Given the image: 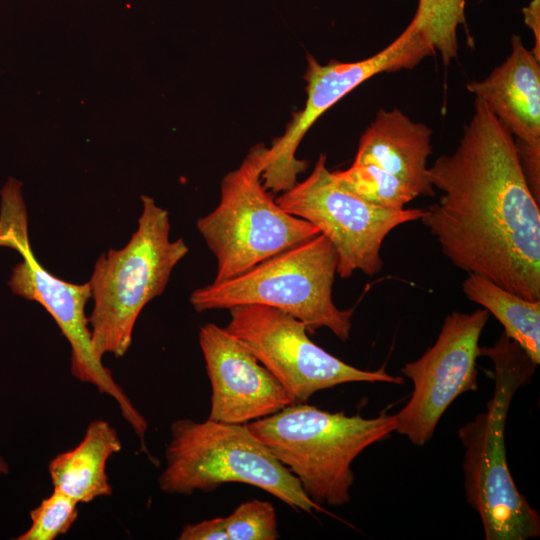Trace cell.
<instances>
[{"label":"cell","instance_id":"8","mask_svg":"<svg viewBox=\"0 0 540 540\" xmlns=\"http://www.w3.org/2000/svg\"><path fill=\"white\" fill-rule=\"evenodd\" d=\"M320 154L311 174L275 200L286 212L318 228L337 254V274L351 277L361 271L373 276L383 268L381 247L396 227L420 220L424 209H382L342 186Z\"/></svg>","mask_w":540,"mask_h":540},{"label":"cell","instance_id":"16","mask_svg":"<svg viewBox=\"0 0 540 540\" xmlns=\"http://www.w3.org/2000/svg\"><path fill=\"white\" fill-rule=\"evenodd\" d=\"M121 449L117 430L105 420H93L75 447L49 462L48 473L53 488L79 504L111 496L113 487L107 474V462Z\"/></svg>","mask_w":540,"mask_h":540},{"label":"cell","instance_id":"1","mask_svg":"<svg viewBox=\"0 0 540 540\" xmlns=\"http://www.w3.org/2000/svg\"><path fill=\"white\" fill-rule=\"evenodd\" d=\"M428 173L442 194L420 220L443 255L468 274L540 300V203L512 134L483 100L475 98L455 150Z\"/></svg>","mask_w":540,"mask_h":540},{"label":"cell","instance_id":"17","mask_svg":"<svg viewBox=\"0 0 540 540\" xmlns=\"http://www.w3.org/2000/svg\"><path fill=\"white\" fill-rule=\"evenodd\" d=\"M462 291L470 301L492 314L502 324L504 333L539 364L540 300H527L476 274L468 275Z\"/></svg>","mask_w":540,"mask_h":540},{"label":"cell","instance_id":"12","mask_svg":"<svg viewBox=\"0 0 540 540\" xmlns=\"http://www.w3.org/2000/svg\"><path fill=\"white\" fill-rule=\"evenodd\" d=\"M12 249L22 256L8 282L12 292L38 302L47 310L70 344L72 375L81 382L95 386L100 393L117 403L122 417L140 439L141 449L148 452L145 445L148 429L146 419L93 350L89 320L85 313L91 299L89 283L67 282L45 269L31 249L28 233L17 237Z\"/></svg>","mask_w":540,"mask_h":540},{"label":"cell","instance_id":"2","mask_svg":"<svg viewBox=\"0 0 540 540\" xmlns=\"http://www.w3.org/2000/svg\"><path fill=\"white\" fill-rule=\"evenodd\" d=\"M479 356L494 365V393L484 412L458 430L464 446V490L478 513L486 540H526L540 535V516L519 492L510 473L505 448L507 414L518 388L536 370L526 352L504 332Z\"/></svg>","mask_w":540,"mask_h":540},{"label":"cell","instance_id":"24","mask_svg":"<svg viewBox=\"0 0 540 540\" xmlns=\"http://www.w3.org/2000/svg\"><path fill=\"white\" fill-rule=\"evenodd\" d=\"M9 471H10L9 464L4 458V456H2V454L0 453V476L7 475Z\"/></svg>","mask_w":540,"mask_h":540},{"label":"cell","instance_id":"18","mask_svg":"<svg viewBox=\"0 0 540 540\" xmlns=\"http://www.w3.org/2000/svg\"><path fill=\"white\" fill-rule=\"evenodd\" d=\"M333 174L346 189L382 209H403L419 197L402 179L376 165L353 163L348 169Z\"/></svg>","mask_w":540,"mask_h":540},{"label":"cell","instance_id":"5","mask_svg":"<svg viewBox=\"0 0 540 540\" xmlns=\"http://www.w3.org/2000/svg\"><path fill=\"white\" fill-rule=\"evenodd\" d=\"M170 432L165 467L158 478L161 491L192 495L196 491H213L225 483H244L266 491L296 510L325 512L253 434L248 423L178 419L171 424Z\"/></svg>","mask_w":540,"mask_h":540},{"label":"cell","instance_id":"4","mask_svg":"<svg viewBox=\"0 0 540 540\" xmlns=\"http://www.w3.org/2000/svg\"><path fill=\"white\" fill-rule=\"evenodd\" d=\"M396 424L395 415L364 418L299 403L248 426L322 507L349 502L353 461L395 431Z\"/></svg>","mask_w":540,"mask_h":540},{"label":"cell","instance_id":"19","mask_svg":"<svg viewBox=\"0 0 540 540\" xmlns=\"http://www.w3.org/2000/svg\"><path fill=\"white\" fill-rule=\"evenodd\" d=\"M466 0H419L415 17L444 65L458 58V28L466 26Z\"/></svg>","mask_w":540,"mask_h":540},{"label":"cell","instance_id":"6","mask_svg":"<svg viewBox=\"0 0 540 540\" xmlns=\"http://www.w3.org/2000/svg\"><path fill=\"white\" fill-rule=\"evenodd\" d=\"M337 262L333 245L320 233L233 278L197 288L189 301L197 312L251 304L277 308L310 333L327 328L346 341L354 309H339L332 299Z\"/></svg>","mask_w":540,"mask_h":540},{"label":"cell","instance_id":"14","mask_svg":"<svg viewBox=\"0 0 540 540\" xmlns=\"http://www.w3.org/2000/svg\"><path fill=\"white\" fill-rule=\"evenodd\" d=\"M466 89L483 100L512 134L526 182L540 203V60L519 35L511 52L481 81Z\"/></svg>","mask_w":540,"mask_h":540},{"label":"cell","instance_id":"15","mask_svg":"<svg viewBox=\"0 0 540 540\" xmlns=\"http://www.w3.org/2000/svg\"><path fill=\"white\" fill-rule=\"evenodd\" d=\"M432 130L398 108L379 109L359 139L353 163L372 164L399 177L419 196H435L428 173Z\"/></svg>","mask_w":540,"mask_h":540},{"label":"cell","instance_id":"21","mask_svg":"<svg viewBox=\"0 0 540 540\" xmlns=\"http://www.w3.org/2000/svg\"><path fill=\"white\" fill-rule=\"evenodd\" d=\"M229 540H275L279 538L277 515L267 501L241 503L224 517Z\"/></svg>","mask_w":540,"mask_h":540},{"label":"cell","instance_id":"22","mask_svg":"<svg viewBox=\"0 0 540 540\" xmlns=\"http://www.w3.org/2000/svg\"><path fill=\"white\" fill-rule=\"evenodd\" d=\"M179 540H229L224 525V517H215L185 525Z\"/></svg>","mask_w":540,"mask_h":540},{"label":"cell","instance_id":"11","mask_svg":"<svg viewBox=\"0 0 540 540\" xmlns=\"http://www.w3.org/2000/svg\"><path fill=\"white\" fill-rule=\"evenodd\" d=\"M489 312L453 311L435 343L401 372L413 382L407 404L397 413L396 430L415 445H425L451 403L461 394L477 390L476 359L479 339Z\"/></svg>","mask_w":540,"mask_h":540},{"label":"cell","instance_id":"3","mask_svg":"<svg viewBox=\"0 0 540 540\" xmlns=\"http://www.w3.org/2000/svg\"><path fill=\"white\" fill-rule=\"evenodd\" d=\"M138 226L121 249L102 253L88 281L93 309L88 317L95 354L122 357L132 343L143 308L160 296L175 266L189 248L183 238L170 240L166 209L142 195Z\"/></svg>","mask_w":540,"mask_h":540},{"label":"cell","instance_id":"7","mask_svg":"<svg viewBox=\"0 0 540 540\" xmlns=\"http://www.w3.org/2000/svg\"><path fill=\"white\" fill-rule=\"evenodd\" d=\"M267 147L251 148L220 185V200L196 226L214 254L213 282L233 278L269 257L320 234L312 223L281 208L265 188Z\"/></svg>","mask_w":540,"mask_h":540},{"label":"cell","instance_id":"13","mask_svg":"<svg viewBox=\"0 0 540 540\" xmlns=\"http://www.w3.org/2000/svg\"><path fill=\"white\" fill-rule=\"evenodd\" d=\"M199 345L212 389L208 419L247 424L293 404L277 379L225 328L203 325Z\"/></svg>","mask_w":540,"mask_h":540},{"label":"cell","instance_id":"20","mask_svg":"<svg viewBox=\"0 0 540 540\" xmlns=\"http://www.w3.org/2000/svg\"><path fill=\"white\" fill-rule=\"evenodd\" d=\"M79 503L60 490L30 511L31 525L16 540H54L66 534L78 518Z\"/></svg>","mask_w":540,"mask_h":540},{"label":"cell","instance_id":"9","mask_svg":"<svg viewBox=\"0 0 540 540\" xmlns=\"http://www.w3.org/2000/svg\"><path fill=\"white\" fill-rule=\"evenodd\" d=\"M228 310L230 320L224 328L277 379L293 404L344 383L404 382L383 368L363 370L333 356L309 338L303 322L282 310L255 304Z\"/></svg>","mask_w":540,"mask_h":540},{"label":"cell","instance_id":"10","mask_svg":"<svg viewBox=\"0 0 540 540\" xmlns=\"http://www.w3.org/2000/svg\"><path fill=\"white\" fill-rule=\"evenodd\" d=\"M435 51L422 31L421 22L414 16L402 33L373 56L356 61L330 60L319 63L307 54L306 102L296 112L284 133L267 147L262 180L272 193L284 192L295 185L297 177L307 168V162L296 157V151L307 131L329 108L357 86L380 73L415 68Z\"/></svg>","mask_w":540,"mask_h":540},{"label":"cell","instance_id":"23","mask_svg":"<svg viewBox=\"0 0 540 540\" xmlns=\"http://www.w3.org/2000/svg\"><path fill=\"white\" fill-rule=\"evenodd\" d=\"M526 26L532 31L534 45L531 49L533 55L540 60V0H532L522 9Z\"/></svg>","mask_w":540,"mask_h":540}]
</instances>
